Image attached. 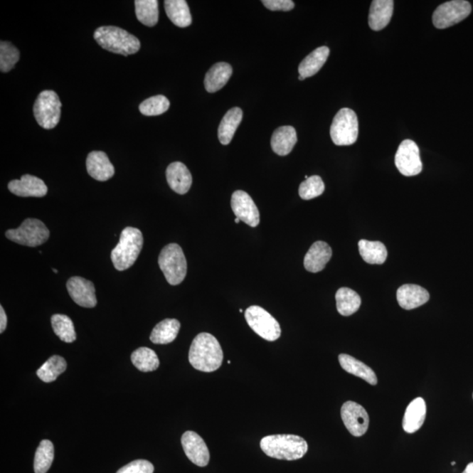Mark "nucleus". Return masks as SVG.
Masks as SVG:
<instances>
[{"label":"nucleus","mask_w":473,"mask_h":473,"mask_svg":"<svg viewBox=\"0 0 473 473\" xmlns=\"http://www.w3.org/2000/svg\"><path fill=\"white\" fill-rule=\"evenodd\" d=\"M222 347L218 339L210 333H200L191 344L188 361L195 369L204 373H213L223 363Z\"/></svg>","instance_id":"obj_1"},{"label":"nucleus","mask_w":473,"mask_h":473,"mask_svg":"<svg viewBox=\"0 0 473 473\" xmlns=\"http://www.w3.org/2000/svg\"><path fill=\"white\" fill-rule=\"evenodd\" d=\"M260 448L272 459L293 461L304 457L308 452V444L296 435H272L261 439Z\"/></svg>","instance_id":"obj_2"},{"label":"nucleus","mask_w":473,"mask_h":473,"mask_svg":"<svg viewBox=\"0 0 473 473\" xmlns=\"http://www.w3.org/2000/svg\"><path fill=\"white\" fill-rule=\"evenodd\" d=\"M94 39L101 48L115 54L128 56L141 49V41L118 26H100L94 33Z\"/></svg>","instance_id":"obj_3"},{"label":"nucleus","mask_w":473,"mask_h":473,"mask_svg":"<svg viewBox=\"0 0 473 473\" xmlns=\"http://www.w3.org/2000/svg\"><path fill=\"white\" fill-rule=\"evenodd\" d=\"M141 230L134 227H126L120 234L119 244L112 250L111 259L117 270L130 268L137 260L143 247Z\"/></svg>","instance_id":"obj_4"},{"label":"nucleus","mask_w":473,"mask_h":473,"mask_svg":"<svg viewBox=\"0 0 473 473\" xmlns=\"http://www.w3.org/2000/svg\"><path fill=\"white\" fill-rule=\"evenodd\" d=\"M158 263L170 285H179L186 277L187 260L179 245H166L159 256Z\"/></svg>","instance_id":"obj_5"},{"label":"nucleus","mask_w":473,"mask_h":473,"mask_svg":"<svg viewBox=\"0 0 473 473\" xmlns=\"http://www.w3.org/2000/svg\"><path fill=\"white\" fill-rule=\"evenodd\" d=\"M331 137L336 146H351L357 142L358 121L353 110L343 108L336 113L331 127Z\"/></svg>","instance_id":"obj_6"},{"label":"nucleus","mask_w":473,"mask_h":473,"mask_svg":"<svg viewBox=\"0 0 473 473\" xmlns=\"http://www.w3.org/2000/svg\"><path fill=\"white\" fill-rule=\"evenodd\" d=\"M60 108L62 103L58 95L54 90H43L33 105V115L40 127L51 130L59 123Z\"/></svg>","instance_id":"obj_7"},{"label":"nucleus","mask_w":473,"mask_h":473,"mask_svg":"<svg viewBox=\"0 0 473 473\" xmlns=\"http://www.w3.org/2000/svg\"><path fill=\"white\" fill-rule=\"evenodd\" d=\"M49 230L43 222L36 218H28L17 229L7 230L6 236L11 241L26 247L36 248L48 240Z\"/></svg>","instance_id":"obj_8"},{"label":"nucleus","mask_w":473,"mask_h":473,"mask_svg":"<svg viewBox=\"0 0 473 473\" xmlns=\"http://www.w3.org/2000/svg\"><path fill=\"white\" fill-rule=\"evenodd\" d=\"M250 328L267 341H275L282 334L278 321L260 306H250L245 312Z\"/></svg>","instance_id":"obj_9"},{"label":"nucleus","mask_w":473,"mask_h":473,"mask_svg":"<svg viewBox=\"0 0 473 473\" xmlns=\"http://www.w3.org/2000/svg\"><path fill=\"white\" fill-rule=\"evenodd\" d=\"M472 13V6L464 0H453L442 4L433 14L432 21L438 29L448 28L459 23Z\"/></svg>","instance_id":"obj_10"},{"label":"nucleus","mask_w":473,"mask_h":473,"mask_svg":"<svg viewBox=\"0 0 473 473\" xmlns=\"http://www.w3.org/2000/svg\"><path fill=\"white\" fill-rule=\"evenodd\" d=\"M395 162L399 172L405 176H418L422 170L419 147L411 139H405L400 143Z\"/></svg>","instance_id":"obj_11"},{"label":"nucleus","mask_w":473,"mask_h":473,"mask_svg":"<svg viewBox=\"0 0 473 473\" xmlns=\"http://www.w3.org/2000/svg\"><path fill=\"white\" fill-rule=\"evenodd\" d=\"M344 425L354 437H361L369 427V415L364 408L354 402H346L341 408Z\"/></svg>","instance_id":"obj_12"},{"label":"nucleus","mask_w":473,"mask_h":473,"mask_svg":"<svg viewBox=\"0 0 473 473\" xmlns=\"http://www.w3.org/2000/svg\"><path fill=\"white\" fill-rule=\"evenodd\" d=\"M230 206L236 218L245 224L256 227L260 224V211L253 198L247 192L237 191L233 193Z\"/></svg>","instance_id":"obj_13"},{"label":"nucleus","mask_w":473,"mask_h":473,"mask_svg":"<svg viewBox=\"0 0 473 473\" xmlns=\"http://www.w3.org/2000/svg\"><path fill=\"white\" fill-rule=\"evenodd\" d=\"M181 445L188 459L193 464L200 467H206L209 464V449L198 434L194 431H186L181 437Z\"/></svg>","instance_id":"obj_14"},{"label":"nucleus","mask_w":473,"mask_h":473,"mask_svg":"<svg viewBox=\"0 0 473 473\" xmlns=\"http://www.w3.org/2000/svg\"><path fill=\"white\" fill-rule=\"evenodd\" d=\"M67 289L72 300L83 308H94L97 305L94 284L79 276L71 277L67 282Z\"/></svg>","instance_id":"obj_15"},{"label":"nucleus","mask_w":473,"mask_h":473,"mask_svg":"<svg viewBox=\"0 0 473 473\" xmlns=\"http://www.w3.org/2000/svg\"><path fill=\"white\" fill-rule=\"evenodd\" d=\"M9 189L13 194L22 198H43L48 193V187L44 181L31 175H24L20 180L11 181Z\"/></svg>","instance_id":"obj_16"},{"label":"nucleus","mask_w":473,"mask_h":473,"mask_svg":"<svg viewBox=\"0 0 473 473\" xmlns=\"http://www.w3.org/2000/svg\"><path fill=\"white\" fill-rule=\"evenodd\" d=\"M87 171L95 180L105 181L115 176V169L110 161L107 154L102 151H93L86 160Z\"/></svg>","instance_id":"obj_17"},{"label":"nucleus","mask_w":473,"mask_h":473,"mask_svg":"<svg viewBox=\"0 0 473 473\" xmlns=\"http://www.w3.org/2000/svg\"><path fill=\"white\" fill-rule=\"evenodd\" d=\"M430 300V294L422 287L415 284H405L397 290V301L404 309L410 310L425 304Z\"/></svg>","instance_id":"obj_18"},{"label":"nucleus","mask_w":473,"mask_h":473,"mask_svg":"<svg viewBox=\"0 0 473 473\" xmlns=\"http://www.w3.org/2000/svg\"><path fill=\"white\" fill-rule=\"evenodd\" d=\"M166 176L169 187L177 194H186L191 187V174L181 162L176 161L170 164L166 169Z\"/></svg>","instance_id":"obj_19"},{"label":"nucleus","mask_w":473,"mask_h":473,"mask_svg":"<svg viewBox=\"0 0 473 473\" xmlns=\"http://www.w3.org/2000/svg\"><path fill=\"white\" fill-rule=\"evenodd\" d=\"M332 256V250L324 241H317L310 247L304 257V267L310 272H319L324 270Z\"/></svg>","instance_id":"obj_20"},{"label":"nucleus","mask_w":473,"mask_h":473,"mask_svg":"<svg viewBox=\"0 0 473 473\" xmlns=\"http://www.w3.org/2000/svg\"><path fill=\"white\" fill-rule=\"evenodd\" d=\"M393 0H373L369 12V26L373 31H381L391 21L393 13Z\"/></svg>","instance_id":"obj_21"},{"label":"nucleus","mask_w":473,"mask_h":473,"mask_svg":"<svg viewBox=\"0 0 473 473\" xmlns=\"http://www.w3.org/2000/svg\"><path fill=\"white\" fill-rule=\"evenodd\" d=\"M427 414L425 400L418 397L412 400L408 405L403 421L404 431L408 434H413L421 429L425 423Z\"/></svg>","instance_id":"obj_22"},{"label":"nucleus","mask_w":473,"mask_h":473,"mask_svg":"<svg viewBox=\"0 0 473 473\" xmlns=\"http://www.w3.org/2000/svg\"><path fill=\"white\" fill-rule=\"evenodd\" d=\"M297 142V131L293 127H279L272 134L271 147L272 151L281 156L291 153Z\"/></svg>","instance_id":"obj_23"},{"label":"nucleus","mask_w":473,"mask_h":473,"mask_svg":"<svg viewBox=\"0 0 473 473\" xmlns=\"http://www.w3.org/2000/svg\"><path fill=\"white\" fill-rule=\"evenodd\" d=\"M233 68L227 63H218L211 68L204 78V86L208 92L214 93L221 90L232 77Z\"/></svg>","instance_id":"obj_24"},{"label":"nucleus","mask_w":473,"mask_h":473,"mask_svg":"<svg viewBox=\"0 0 473 473\" xmlns=\"http://www.w3.org/2000/svg\"><path fill=\"white\" fill-rule=\"evenodd\" d=\"M339 361L340 366L346 372L363 378L370 385L376 386L378 383L376 374L373 369H371L364 363L358 361L357 358L348 354H340Z\"/></svg>","instance_id":"obj_25"},{"label":"nucleus","mask_w":473,"mask_h":473,"mask_svg":"<svg viewBox=\"0 0 473 473\" xmlns=\"http://www.w3.org/2000/svg\"><path fill=\"white\" fill-rule=\"evenodd\" d=\"M329 55H330V49L328 47L317 48L302 60L298 68L299 74L304 79L313 77L326 63Z\"/></svg>","instance_id":"obj_26"},{"label":"nucleus","mask_w":473,"mask_h":473,"mask_svg":"<svg viewBox=\"0 0 473 473\" xmlns=\"http://www.w3.org/2000/svg\"><path fill=\"white\" fill-rule=\"evenodd\" d=\"M243 119V112L238 107L229 110L218 127V139L223 145H229Z\"/></svg>","instance_id":"obj_27"},{"label":"nucleus","mask_w":473,"mask_h":473,"mask_svg":"<svg viewBox=\"0 0 473 473\" xmlns=\"http://www.w3.org/2000/svg\"><path fill=\"white\" fill-rule=\"evenodd\" d=\"M164 7L170 21L179 28H187L192 23L188 3L184 0H166Z\"/></svg>","instance_id":"obj_28"},{"label":"nucleus","mask_w":473,"mask_h":473,"mask_svg":"<svg viewBox=\"0 0 473 473\" xmlns=\"http://www.w3.org/2000/svg\"><path fill=\"white\" fill-rule=\"evenodd\" d=\"M336 309L340 315L349 317L357 312L361 305V298L349 287H341L336 293Z\"/></svg>","instance_id":"obj_29"},{"label":"nucleus","mask_w":473,"mask_h":473,"mask_svg":"<svg viewBox=\"0 0 473 473\" xmlns=\"http://www.w3.org/2000/svg\"><path fill=\"white\" fill-rule=\"evenodd\" d=\"M359 253L366 263L381 265L387 260L388 251L380 241L361 240L358 242Z\"/></svg>","instance_id":"obj_30"},{"label":"nucleus","mask_w":473,"mask_h":473,"mask_svg":"<svg viewBox=\"0 0 473 473\" xmlns=\"http://www.w3.org/2000/svg\"><path fill=\"white\" fill-rule=\"evenodd\" d=\"M181 328L180 321L176 319H165L154 328L150 340L156 344H168L176 339Z\"/></svg>","instance_id":"obj_31"},{"label":"nucleus","mask_w":473,"mask_h":473,"mask_svg":"<svg viewBox=\"0 0 473 473\" xmlns=\"http://www.w3.org/2000/svg\"><path fill=\"white\" fill-rule=\"evenodd\" d=\"M135 14L139 22L147 26H154L159 21V2L157 0H136Z\"/></svg>","instance_id":"obj_32"},{"label":"nucleus","mask_w":473,"mask_h":473,"mask_svg":"<svg viewBox=\"0 0 473 473\" xmlns=\"http://www.w3.org/2000/svg\"><path fill=\"white\" fill-rule=\"evenodd\" d=\"M132 364L142 372H153L160 366V361L155 351L150 348L141 347L131 356Z\"/></svg>","instance_id":"obj_33"},{"label":"nucleus","mask_w":473,"mask_h":473,"mask_svg":"<svg viewBox=\"0 0 473 473\" xmlns=\"http://www.w3.org/2000/svg\"><path fill=\"white\" fill-rule=\"evenodd\" d=\"M67 362L60 356L55 355L49 358L43 366L37 370V376L41 381L49 383L58 378L60 374L65 372Z\"/></svg>","instance_id":"obj_34"},{"label":"nucleus","mask_w":473,"mask_h":473,"mask_svg":"<svg viewBox=\"0 0 473 473\" xmlns=\"http://www.w3.org/2000/svg\"><path fill=\"white\" fill-rule=\"evenodd\" d=\"M51 324L55 335L65 343H73L77 339L73 321L66 315L55 314L51 317Z\"/></svg>","instance_id":"obj_35"},{"label":"nucleus","mask_w":473,"mask_h":473,"mask_svg":"<svg viewBox=\"0 0 473 473\" xmlns=\"http://www.w3.org/2000/svg\"><path fill=\"white\" fill-rule=\"evenodd\" d=\"M54 460V445L49 440H43L36 450L33 469L36 473H47Z\"/></svg>","instance_id":"obj_36"},{"label":"nucleus","mask_w":473,"mask_h":473,"mask_svg":"<svg viewBox=\"0 0 473 473\" xmlns=\"http://www.w3.org/2000/svg\"><path fill=\"white\" fill-rule=\"evenodd\" d=\"M170 102L165 96L157 95L144 100L139 109L142 115L145 116H159L168 111Z\"/></svg>","instance_id":"obj_37"},{"label":"nucleus","mask_w":473,"mask_h":473,"mask_svg":"<svg viewBox=\"0 0 473 473\" xmlns=\"http://www.w3.org/2000/svg\"><path fill=\"white\" fill-rule=\"evenodd\" d=\"M20 60V51L9 41L0 43V70L7 73L12 70Z\"/></svg>","instance_id":"obj_38"},{"label":"nucleus","mask_w":473,"mask_h":473,"mask_svg":"<svg viewBox=\"0 0 473 473\" xmlns=\"http://www.w3.org/2000/svg\"><path fill=\"white\" fill-rule=\"evenodd\" d=\"M325 189L324 184L319 176H313L306 179L299 187V195L304 200H310L323 194Z\"/></svg>","instance_id":"obj_39"},{"label":"nucleus","mask_w":473,"mask_h":473,"mask_svg":"<svg viewBox=\"0 0 473 473\" xmlns=\"http://www.w3.org/2000/svg\"><path fill=\"white\" fill-rule=\"evenodd\" d=\"M154 467L149 461L139 459L120 468L117 473H154Z\"/></svg>","instance_id":"obj_40"},{"label":"nucleus","mask_w":473,"mask_h":473,"mask_svg":"<svg viewBox=\"0 0 473 473\" xmlns=\"http://www.w3.org/2000/svg\"><path fill=\"white\" fill-rule=\"evenodd\" d=\"M262 4L267 9L271 11H291L294 7V3L291 0H263Z\"/></svg>","instance_id":"obj_41"},{"label":"nucleus","mask_w":473,"mask_h":473,"mask_svg":"<svg viewBox=\"0 0 473 473\" xmlns=\"http://www.w3.org/2000/svg\"><path fill=\"white\" fill-rule=\"evenodd\" d=\"M7 325V317L3 306H0V333L5 331Z\"/></svg>","instance_id":"obj_42"},{"label":"nucleus","mask_w":473,"mask_h":473,"mask_svg":"<svg viewBox=\"0 0 473 473\" xmlns=\"http://www.w3.org/2000/svg\"><path fill=\"white\" fill-rule=\"evenodd\" d=\"M463 473H473V462L467 465Z\"/></svg>","instance_id":"obj_43"},{"label":"nucleus","mask_w":473,"mask_h":473,"mask_svg":"<svg viewBox=\"0 0 473 473\" xmlns=\"http://www.w3.org/2000/svg\"><path fill=\"white\" fill-rule=\"evenodd\" d=\"M298 78H299V80H300V81H304V78H302L301 75H299Z\"/></svg>","instance_id":"obj_44"},{"label":"nucleus","mask_w":473,"mask_h":473,"mask_svg":"<svg viewBox=\"0 0 473 473\" xmlns=\"http://www.w3.org/2000/svg\"><path fill=\"white\" fill-rule=\"evenodd\" d=\"M240 218H235V223H236V224H238V223H240Z\"/></svg>","instance_id":"obj_45"},{"label":"nucleus","mask_w":473,"mask_h":473,"mask_svg":"<svg viewBox=\"0 0 473 473\" xmlns=\"http://www.w3.org/2000/svg\"><path fill=\"white\" fill-rule=\"evenodd\" d=\"M53 272H54L55 274H58V270H55V268H54V270H53Z\"/></svg>","instance_id":"obj_46"},{"label":"nucleus","mask_w":473,"mask_h":473,"mask_svg":"<svg viewBox=\"0 0 473 473\" xmlns=\"http://www.w3.org/2000/svg\"><path fill=\"white\" fill-rule=\"evenodd\" d=\"M455 464H456V462L453 461L452 463V465H455Z\"/></svg>","instance_id":"obj_47"}]
</instances>
